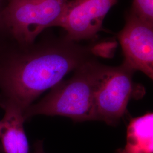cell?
I'll return each mask as SVG.
<instances>
[{"instance_id":"cell-1","label":"cell","mask_w":153,"mask_h":153,"mask_svg":"<svg viewBox=\"0 0 153 153\" xmlns=\"http://www.w3.org/2000/svg\"><path fill=\"white\" fill-rule=\"evenodd\" d=\"M100 46L82 45L65 35L28 45L6 39L0 44V94L25 112L42 93L94 58Z\"/></svg>"},{"instance_id":"cell-2","label":"cell","mask_w":153,"mask_h":153,"mask_svg":"<svg viewBox=\"0 0 153 153\" xmlns=\"http://www.w3.org/2000/svg\"><path fill=\"white\" fill-rule=\"evenodd\" d=\"M106 66L93 58L62 80L45 97L23 112L25 120L38 115L61 116L75 121L94 120V97Z\"/></svg>"},{"instance_id":"cell-3","label":"cell","mask_w":153,"mask_h":153,"mask_svg":"<svg viewBox=\"0 0 153 153\" xmlns=\"http://www.w3.org/2000/svg\"><path fill=\"white\" fill-rule=\"evenodd\" d=\"M69 0H9L4 16L7 39L34 43L47 28L56 27Z\"/></svg>"},{"instance_id":"cell-4","label":"cell","mask_w":153,"mask_h":153,"mask_svg":"<svg viewBox=\"0 0 153 153\" xmlns=\"http://www.w3.org/2000/svg\"><path fill=\"white\" fill-rule=\"evenodd\" d=\"M135 72L124 61L118 66H106L95 94L94 120L113 126L120 122L134 96Z\"/></svg>"},{"instance_id":"cell-5","label":"cell","mask_w":153,"mask_h":153,"mask_svg":"<svg viewBox=\"0 0 153 153\" xmlns=\"http://www.w3.org/2000/svg\"><path fill=\"white\" fill-rule=\"evenodd\" d=\"M117 0H69L56 27L62 28L65 36L73 42L97 37L108 13Z\"/></svg>"},{"instance_id":"cell-6","label":"cell","mask_w":153,"mask_h":153,"mask_svg":"<svg viewBox=\"0 0 153 153\" xmlns=\"http://www.w3.org/2000/svg\"><path fill=\"white\" fill-rule=\"evenodd\" d=\"M124 27L118 38L124 60L136 71L153 79V25L143 21L131 10L126 15Z\"/></svg>"},{"instance_id":"cell-7","label":"cell","mask_w":153,"mask_h":153,"mask_svg":"<svg viewBox=\"0 0 153 153\" xmlns=\"http://www.w3.org/2000/svg\"><path fill=\"white\" fill-rule=\"evenodd\" d=\"M0 107L4 111L0 139L4 153H29L24 129V111L14 102L0 94Z\"/></svg>"},{"instance_id":"cell-8","label":"cell","mask_w":153,"mask_h":153,"mask_svg":"<svg viewBox=\"0 0 153 153\" xmlns=\"http://www.w3.org/2000/svg\"><path fill=\"white\" fill-rule=\"evenodd\" d=\"M116 153H153V114L132 118L127 126L126 142Z\"/></svg>"},{"instance_id":"cell-9","label":"cell","mask_w":153,"mask_h":153,"mask_svg":"<svg viewBox=\"0 0 153 153\" xmlns=\"http://www.w3.org/2000/svg\"><path fill=\"white\" fill-rule=\"evenodd\" d=\"M131 10L143 21L153 25V0H133Z\"/></svg>"},{"instance_id":"cell-10","label":"cell","mask_w":153,"mask_h":153,"mask_svg":"<svg viewBox=\"0 0 153 153\" xmlns=\"http://www.w3.org/2000/svg\"><path fill=\"white\" fill-rule=\"evenodd\" d=\"M9 1L0 0V43L6 39L4 27V16Z\"/></svg>"},{"instance_id":"cell-11","label":"cell","mask_w":153,"mask_h":153,"mask_svg":"<svg viewBox=\"0 0 153 153\" xmlns=\"http://www.w3.org/2000/svg\"><path fill=\"white\" fill-rule=\"evenodd\" d=\"M33 153H45L43 146V141H38L35 143Z\"/></svg>"},{"instance_id":"cell-12","label":"cell","mask_w":153,"mask_h":153,"mask_svg":"<svg viewBox=\"0 0 153 153\" xmlns=\"http://www.w3.org/2000/svg\"><path fill=\"white\" fill-rule=\"evenodd\" d=\"M0 134H1V123H0ZM0 153H4L1 142V139H0Z\"/></svg>"}]
</instances>
